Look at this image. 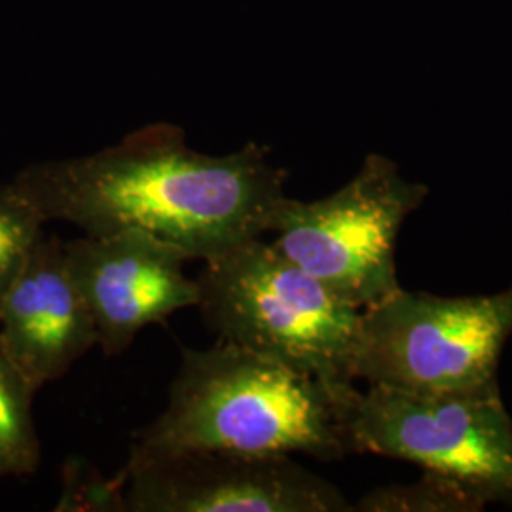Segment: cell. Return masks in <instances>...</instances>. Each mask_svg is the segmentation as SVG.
<instances>
[{
    "mask_svg": "<svg viewBox=\"0 0 512 512\" xmlns=\"http://www.w3.org/2000/svg\"><path fill=\"white\" fill-rule=\"evenodd\" d=\"M42 219L88 236L139 228L209 260L270 232L285 171L258 143L224 156L186 145L184 131L150 124L99 152L27 165L12 179Z\"/></svg>",
    "mask_w": 512,
    "mask_h": 512,
    "instance_id": "obj_1",
    "label": "cell"
},
{
    "mask_svg": "<svg viewBox=\"0 0 512 512\" xmlns=\"http://www.w3.org/2000/svg\"><path fill=\"white\" fill-rule=\"evenodd\" d=\"M338 391L293 366L217 342L183 349L164 412L133 435V454L224 450L340 459L353 452Z\"/></svg>",
    "mask_w": 512,
    "mask_h": 512,
    "instance_id": "obj_2",
    "label": "cell"
},
{
    "mask_svg": "<svg viewBox=\"0 0 512 512\" xmlns=\"http://www.w3.org/2000/svg\"><path fill=\"white\" fill-rule=\"evenodd\" d=\"M205 327L219 342L306 372L338 391L355 387L363 311L262 238L203 260Z\"/></svg>",
    "mask_w": 512,
    "mask_h": 512,
    "instance_id": "obj_3",
    "label": "cell"
},
{
    "mask_svg": "<svg viewBox=\"0 0 512 512\" xmlns=\"http://www.w3.org/2000/svg\"><path fill=\"white\" fill-rule=\"evenodd\" d=\"M511 332L512 285L463 298L399 289L363 310L353 376L414 393L492 387Z\"/></svg>",
    "mask_w": 512,
    "mask_h": 512,
    "instance_id": "obj_4",
    "label": "cell"
},
{
    "mask_svg": "<svg viewBox=\"0 0 512 512\" xmlns=\"http://www.w3.org/2000/svg\"><path fill=\"white\" fill-rule=\"evenodd\" d=\"M353 452L418 463L478 499H512V420L497 385L414 393L368 385L346 410Z\"/></svg>",
    "mask_w": 512,
    "mask_h": 512,
    "instance_id": "obj_5",
    "label": "cell"
},
{
    "mask_svg": "<svg viewBox=\"0 0 512 512\" xmlns=\"http://www.w3.org/2000/svg\"><path fill=\"white\" fill-rule=\"evenodd\" d=\"M421 198L423 188L403 181L395 165L368 156L348 184L323 200L285 196L270 224L272 245L363 311L401 289L395 243Z\"/></svg>",
    "mask_w": 512,
    "mask_h": 512,
    "instance_id": "obj_6",
    "label": "cell"
},
{
    "mask_svg": "<svg viewBox=\"0 0 512 512\" xmlns=\"http://www.w3.org/2000/svg\"><path fill=\"white\" fill-rule=\"evenodd\" d=\"M128 512H344L348 499L291 456L129 452Z\"/></svg>",
    "mask_w": 512,
    "mask_h": 512,
    "instance_id": "obj_7",
    "label": "cell"
},
{
    "mask_svg": "<svg viewBox=\"0 0 512 512\" xmlns=\"http://www.w3.org/2000/svg\"><path fill=\"white\" fill-rule=\"evenodd\" d=\"M65 256L107 357L122 355L148 325L198 308V279L184 272L192 258L145 230L84 234L65 241Z\"/></svg>",
    "mask_w": 512,
    "mask_h": 512,
    "instance_id": "obj_8",
    "label": "cell"
},
{
    "mask_svg": "<svg viewBox=\"0 0 512 512\" xmlns=\"http://www.w3.org/2000/svg\"><path fill=\"white\" fill-rule=\"evenodd\" d=\"M0 340L27 380L42 385L63 378L97 346L92 311L65 256V241L38 239L0 304Z\"/></svg>",
    "mask_w": 512,
    "mask_h": 512,
    "instance_id": "obj_9",
    "label": "cell"
},
{
    "mask_svg": "<svg viewBox=\"0 0 512 512\" xmlns=\"http://www.w3.org/2000/svg\"><path fill=\"white\" fill-rule=\"evenodd\" d=\"M37 391L0 340V478L33 475L40 465L42 452L33 418Z\"/></svg>",
    "mask_w": 512,
    "mask_h": 512,
    "instance_id": "obj_10",
    "label": "cell"
},
{
    "mask_svg": "<svg viewBox=\"0 0 512 512\" xmlns=\"http://www.w3.org/2000/svg\"><path fill=\"white\" fill-rule=\"evenodd\" d=\"M44 222L18 184H0V304L42 238Z\"/></svg>",
    "mask_w": 512,
    "mask_h": 512,
    "instance_id": "obj_11",
    "label": "cell"
},
{
    "mask_svg": "<svg viewBox=\"0 0 512 512\" xmlns=\"http://www.w3.org/2000/svg\"><path fill=\"white\" fill-rule=\"evenodd\" d=\"M57 512H128L126 473L112 478L103 475L84 458H67L61 471V494Z\"/></svg>",
    "mask_w": 512,
    "mask_h": 512,
    "instance_id": "obj_12",
    "label": "cell"
}]
</instances>
